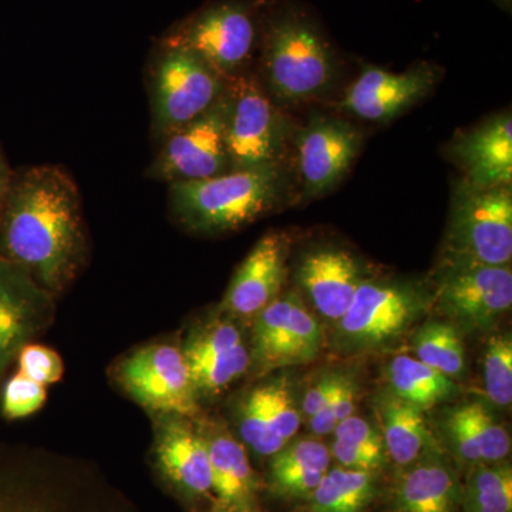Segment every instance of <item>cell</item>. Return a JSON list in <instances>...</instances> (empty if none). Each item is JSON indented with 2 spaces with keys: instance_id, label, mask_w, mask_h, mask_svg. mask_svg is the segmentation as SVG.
Segmentation results:
<instances>
[{
  "instance_id": "cell-1",
  "label": "cell",
  "mask_w": 512,
  "mask_h": 512,
  "mask_svg": "<svg viewBox=\"0 0 512 512\" xmlns=\"http://www.w3.org/2000/svg\"><path fill=\"white\" fill-rule=\"evenodd\" d=\"M84 251L82 200L73 178L52 164L12 177L0 210V256L55 296L79 272Z\"/></svg>"
},
{
  "instance_id": "cell-2",
  "label": "cell",
  "mask_w": 512,
  "mask_h": 512,
  "mask_svg": "<svg viewBox=\"0 0 512 512\" xmlns=\"http://www.w3.org/2000/svg\"><path fill=\"white\" fill-rule=\"evenodd\" d=\"M97 481L62 456L0 446V512H120Z\"/></svg>"
},
{
  "instance_id": "cell-3",
  "label": "cell",
  "mask_w": 512,
  "mask_h": 512,
  "mask_svg": "<svg viewBox=\"0 0 512 512\" xmlns=\"http://www.w3.org/2000/svg\"><path fill=\"white\" fill-rule=\"evenodd\" d=\"M285 192L279 164L170 184L174 217L185 228L220 234L245 227L278 207Z\"/></svg>"
},
{
  "instance_id": "cell-4",
  "label": "cell",
  "mask_w": 512,
  "mask_h": 512,
  "mask_svg": "<svg viewBox=\"0 0 512 512\" xmlns=\"http://www.w3.org/2000/svg\"><path fill=\"white\" fill-rule=\"evenodd\" d=\"M262 45V72L276 100L305 103L328 92L335 55L311 18L291 8L276 13L266 23Z\"/></svg>"
},
{
  "instance_id": "cell-5",
  "label": "cell",
  "mask_w": 512,
  "mask_h": 512,
  "mask_svg": "<svg viewBox=\"0 0 512 512\" xmlns=\"http://www.w3.org/2000/svg\"><path fill=\"white\" fill-rule=\"evenodd\" d=\"M258 3H214L184 20L164 37L163 46L201 57L225 80L242 73L258 39Z\"/></svg>"
},
{
  "instance_id": "cell-6",
  "label": "cell",
  "mask_w": 512,
  "mask_h": 512,
  "mask_svg": "<svg viewBox=\"0 0 512 512\" xmlns=\"http://www.w3.org/2000/svg\"><path fill=\"white\" fill-rule=\"evenodd\" d=\"M448 254L494 266L512 259V194L507 187L478 188L463 181L454 195Z\"/></svg>"
},
{
  "instance_id": "cell-7",
  "label": "cell",
  "mask_w": 512,
  "mask_h": 512,
  "mask_svg": "<svg viewBox=\"0 0 512 512\" xmlns=\"http://www.w3.org/2000/svg\"><path fill=\"white\" fill-rule=\"evenodd\" d=\"M225 89L227 80L201 57L163 46L153 70L154 130L167 137L210 110Z\"/></svg>"
},
{
  "instance_id": "cell-8",
  "label": "cell",
  "mask_w": 512,
  "mask_h": 512,
  "mask_svg": "<svg viewBox=\"0 0 512 512\" xmlns=\"http://www.w3.org/2000/svg\"><path fill=\"white\" fill-rule=\"evenodd\" d=\"M227 151L231 171L279 164L285 121L255 77L227 80Z\"/></svg>"
},
{
  "instance_id": "cell-9",
  "label": "cell",
  "mask_w": 512,
  "mask_h": 512,
  "mask_svg": "<svg viewBox=\"0 0 512 512\" xmlns=\"http://www.w3.org/2000/svg\"><path fill=\"white\" fill-rule=\"evenodd\" d=\"M434 296L439 311L461 328L487 329L511 309V268L448 254L437 274Z\"/></svg>"
},
{
  "instance_id": "cell-10",
  "label": "cell",
  "mask_w": 512,
  "mask_h": 512,
  "mask_svg": "<svg viewBox=\"0 0 512 512\" xmlns=\"http://www.w3.org/2000/svg\"><path fill=\"white\" fill-rule=\"evenodd\" d=\"M117 380L138 404L165 416L184 419L200 413L198 394L183 350L173 345H148L117 367Z\"/></svg>"
},
{
  "instance_id": "cell-11",
  "label": "cell",
  "mask_w": 512,
  "mask_h": 512,
  "mask_svg": "<svg viewBox=\"0 0 512 512\" xmlns=\"http://www.w3.org/2000/svg\"><path fill=\"white\" fill-rule=\"evenodd\" d=\"M227 89L197 119L163 138L150 177L164 183L207 180L231 171L227 151Z\"/></svg>"
},
{
  "instance_id": "cell-12",
  "label": "cell",
  "mask_w": 512,
  "mask_h": 512,
  "mask_svg": "<svg viewBox=\"0 0 512 512\" xmlns=\"http://www.w3.org/2000/svg\"><path fill=\"white\" fill-rule=\"evenodd\" d=\"M323 335L318 320L295 293L278 296L255 318L251 365L261 375L306 365L319 356Z\"/></svg>"
},
{
  "instance_id": "cell-13",
  "label": "cell",
  "mask_w": 512,
  "mask_h": 512,
  "mask_svg": "<svg viewBox=\"0 0 512 512\" xmlns=\"http://www.w3.org/2000/svg\"><path fill=\"white\" fill-rule=\"evenodd\" d=\"M421 308V295L412 286L363 279L339 320L340 330L355 345L372 348L402 335Z\"/></svg>"
},
{
  "instance_id": "cell-14",
  "label": "cell",
  "mask_w": 512,
  "mask_h": 512,
  "mask_svg": "<svg viewBox=\"0 0 512 512\" xmlns=\"http://www.w3.org/2000/svg\"><path fill=\"white\" fill-rule=\"evenodd\" d=\"M53 308L52 293L0 256V383L20 349L49 325Z\"/></svg>"
},
{
  "instance_id": "cell-15",
  "label": "cell",
  "mask_w": 512,
  "mask_h": 512,
  "mask_svg": "<svg viewBox=\"0 0 512 512\" xmlns=\"http://www.w3.org/2000/svg\"><path fill=\"white\" fill-rule=\"evenodd\" d=\"M299 173L308 197L328 194L348 174L362 134L348 121L315 116L296 134Z\"/></svg>"
},
{
  "instance_id": "cell-16",
  "label": "cell",
  "mask_w": 512,
  "mask_h": 512,
  "mask_svg": "<svg viewBox=\"0 0 512 512\" xmlns=\"http://www.w3.org/2000/svg\"><path fill=\"white\" fill-rule=\"evenodd\" d=\"M437 77V69L429 64H420L404 73L366 66L346 90L340 107L359 119L384 123L426 97Z\"/></svg>"
},
{
  "instance_id": "cell-17",
  "label": "cell",
  "mask_w": 512,
  "mask_h": 512,
  "mask_svg": "<svg viewBox=\"0 0 512 512\" xmlns=\"http://www.w3.org/2000/svg\"><path fill=\"white\" fill-rule=\"evenodd\" d=\"M289 238L268 232L239 266L222 302V311L235 318H256L278 298L288 274Z\"/></svg>"
},
{
  "instance_id": "cell-18",
  "label": "cell",
  "mask_w": 512,
  "mask_h": 512,
  "mask_svg": "<svg viewBox=\"0 0 512 512\" xmlns=\"http://www.w3.org/2000/svg\"><path fill=\"white\" fill-rule=\"evenodd\" d=\"M195 392L217 394L251 366V352L232 322L211 323L191 336L183 349Z\"/></svg>"
},
{
  "instance_id": "cell-19",
  "label": "cell",
  "mask_w": 512,
  "mask_h": 512,
  "mask_svg": "<svg viewBox=\"0 0 512 512\" xmlns=\"http://www.w3.org/2000/svg\"><path fill=\"white\" fill-rule=\"evenodd\" d=\"M464 181L478 188L507 187L512 181V120L500 114L458 137L451 147Z\"/></svg>"
},
{
  "instance_id": "cell-20",
  "label": "cell",
  "mask_w": 512,
  "mask_h": 512,
  "mask_svg": "<svg viewBox=\"0 0 512 512\" xmlns=\"http://www.w3.org/2000/svg\"><path fill=\"white\" fill-rule=\"evenodd\" d=\"M296 279L311 299L316 311L339 322L362 284L357 259L339 248H323L303 258Z\"/></svg>"
},
{
  "instance_id": "cell-21",
  "label": "cell",
  "mask_w": 512,
  "mask_h": 512,
  "mask_svg": "<svg viewBox=\"0 0 512 512\" xmlns=\"http://www.w3.org/2000/svg\"><path fill=\"white\" fill-rule=\"evenodd\" d=\"M158 466L168 481L190 497L212 494L210 451L184 417L167 416L157 434Z\"/></svg>"
},
{
  "instance_id": "cell-22",
  "label": "cell",
  "mask_w": 512,
  "mask_h": 512,
  "mask_svg": "<svg viewBox=\"0 0 512 512\" xmlns=\"http://www.w3.org/2000/svg\"><path fill=\"white\" fill-rule=\"evenodd\" d=\"M392 494L393 512H458L461 481L456 468L439 453L429 451L403 468Z\"/></svg>"
},
{
  "instance_id": "cell-23",
  "label": "cell",
  "mask_w": 512,
  "mask_h": 512,
  "mask_svg": "<svg viewBox=\"0 0 512 512\" xmlns=\"http://www.w3.org/2000/svg\"><path fill=\"white\" fill-rule=\"evenodd\" d=\"M443 427L454 456L470 466L498 463L510 456V433L484 403L454 407L444 419Z\"/></svg>"
},
{
  "instance_id": "cell-24",
  "label": "cell",
  "mask_w": 512,
  "mask_h": 512,
  "mask_svg": "<svg viewBox=\"0 0 512 512\" xmlns=\"http://www.w3.org/2000/svg\"><path fill=\"white\" fill-rule=\"evenodd\" d=\"M205 440L210 451L212 494L220 512L254 511L258 481L244 446L227 433Z\"/></svg>"
},
{
  "instance_id": "cell-25",
  "label": "cell",
  "mask_w": 512,
  "mask_h": 512,
  "mask_svg": "<svg viewBox=\"0 0 512 512\" xmlns=\"http://www.w3.org/2000/svg\"><path fill=\"white\" fill-rule=\"evenodd\" d=\"M376 412L382 421V437L387 457L399 467H407L429 451L437 450L423 410L393 393L377 399Z\"/></svg>"
},
{
  "instance_id": "cell-26",
  "label": "cell",
  "mask_w": 512,
  "mask_h": 512,
  "mask_svg": "<svg viewBox=\"0 0 512 512\" xmlns=\"http://www.w3.org/2000/svg\"><path fill=\"white\" fill-rule=\"evenodd\" d=\"M330 464L329 447L322 441H289L271 457L272 488L282 497L305 501L328 473Z\"/></svg>"
},
{
  "instance_id": "cell-27",
  "label": "cell",
  "mask_w": 512,
  "mask_h": 512,
  "mask_svg": "<svg viewBox=\"0 0 512 512\" xmlns=\"http://www.w3.org/2000/svg\"><path fill=\"white\" fill-rule=\"evenodd\" d=\"M377 495V474L330 467L303 512H366Z\"/></svg>"
},
{
  "instance_id": "cell-28",
  "label": "cell",
  "mask_w": 512,
  "mask_h": 512,
  "mask_svg": "<svg viewBox=\"0 0 512 512\" xmlns=\"http://www.w3.org/2000/svg\"><path fill=\"white\" fill-rule=\"evenodd\" d=\"M392 393L426 412L456 392L450 377L424 365L416 357L397 356L387 367Z\"/></svg>"
},
{
  "instance_id": "cell-29",
  "label": "cell",
  "mask_w": 512,
  "mask_h": 512,
  "mask_svg": "<svg viewBox=\"0 0 512 512\" xmlns=\"http://www.w3.org/2000/svg\"><path fill=\"white\" fill-rule=\"evenodd\" d=\"M463 512H512V468L507 460L474 464L461 484Z\"/></svg>"
},
{
  "instance_id": "cell-30",
  "label": "cell",
  "mask_w": 512,
  "mask_h": 512,
  "mask_svg": "<svg viewBox=\"0 0 512 512\" xmlns=\"http://www.w3.org/2000/svg\"><path fill=\"white\" fill-rule=\"evenodd\" d=\"M416 359L451 380L466 370V349L454 326L431 322L421 326L413 339Z\"/></svg>"
},
{
  "instance_id": "cell-31",
  "label": "cell",
  "mask_w": 512,
  "mask_h": 512,
  "mask_svg": "<svg viewBox=\"0 0 512 512\" xmlns=\"http://www.w3.org/2000/svg\"><path fill=\"white\" fill-rule=\"evenodd\" d=\"M485 392L491 403L510 407L512 402V339L510 333L493 336L484 355Z\"/></svg>"
},
{
  "instance_id": "cell-32",
  "label": "cell",
  "mask_w": 512,
  "mask_h": 512,
  "mask_svg": "<svg viewBox=\"0 0 512 512\" xmlns=\"http://www.w3.org/2000/svg\"><path fill=\"white\" fill-rule=\"evenodd\" d=\"M266 421L285 444L293 440L301 426V416L286 379L274 380L258 387Z\"/></svg>"
},
{
  "instance_id": "cell-33",
  "label": "cell",
  "mask_w": 512,
  "mask_h": 512,
  "mask_svg": "<svg viewBox=\"0 0 512 512\" xmlns=\"http://www.w3.org/2000/svg\"><path fill=\"white\" fill-rule=\"evenodd\" d=\"M239 433L259 456L272 457L286 446L266 421L258 387L248 394L239 410Z\"/></svg>"
},
{
  "instance_id": "cell-34",
  "label": "cell",
  "mask_w": 512,
  "mask_h": 512,
  "mask_svg": "<svg viewBox=\"0 0 512 512\" xmlns=\"http://www.w3.org/2000/svg\"><path fill=\"white\" fill-rule=\"evenodd\" d=\"M46 400V386L18 372L3 386L0 410L6 420L25 419L39 412Z\"/></svg>"
},
{
  "instance_id": "cell-35",
  "label": "cell",
  "mask_w": 512,
  "mask_h": 512,
  "mask_svg": "<svg viewBox=\"0 0 512 512\" xmlns=\"http://www.w3.org/2000/svg\"><path fill=\"white\" fill-rule=\"evenodd\" d=\"M16 360H18L19 373L29 377L33 382L49 386L62 380L63 360L56 350L28 343L20 349Z\"/></svg>"
},
{
  "instance_id": "cell-36",
  "label": "cell",
  "mask_w": 512,
  "mask_h": 512,
  "mask_svg": "<svg viewBox=\"0 0 512 512\" xmlns=\"http://www.w3.org/2000/svg\"><path fill=\"white\" fill-rule=\"evenodd\" d=\"M357 387L352 380L342 377L339 386L329 397L323 409L309 419V426L318 436H328L333 433L340 421L355 413Z\"/></svg>"
},
{
  "instance_id": "cell-37",
  "label": "cell",
  "mask_w": 512,
  "mask_h": 512,
  "mask_svg": "<svg viewBox=\"0 0 512 512\" xmlns=\"http://www.w3.org/2000/svg\"><path fill=\"white\" fill-rule=\"evenodd\" d=\"M330 456L338 461V466L349 470L369 471L379 473L386 466L387 453L383 450L356 447L343 441L333 440L329 447Z\"/></svg>"
},
{
  "instance_id": "cell-38",
  "label": "cell",
  "mask_w": 512,
  "mask_h": 512,
  "mask_svg": "<svg viewBox=\"0 0 512 512\" xmlns=\"http://www.w3.org/2000/svg\"><path fill=\"white\" fill-rule=\"evenodd\" d=\"M333 434H335V440L352 444V446L386 451L379 430L372 426L369 421L363 419V417L355 416V414L340 421L336 429L333 430Z\"/></svg>"
},
{
  "instance_id": "cell-39",
  "label": "cell",
  "mask_w": 512,
  "mask_h": 512,
  "mask_svg": "<svg viewBox=\"0 0 512 512\" xmlns=\"http://www.w3.org/2000/svg\"><path fill=\"white\" fill-rule=\"evenodd\" d=\"M342 376L339 375H323L318 382L313 384L311 389L306 392L303 397V414L308 419L318 414L323 409L329 397L335 392L336 387L339 386Z\"/></svg>"
},
{
  "instance_id": "cell-40",
  "label": "cell",
  "mask_w": 512,
  "mask_h": 512,
  "mask_svg": "<svg viewBox=\"0 0 512 512\" xmlns=\"http://www.w3.org/2000/svg\"><path fill=\"white\" fill-rule=\"evenodd\" d=\"M10 180H12V174H10L8 165H6L5 158L0 154V210H2L3 202H5L6 194H8Z\"/></svg>"
},
{
  "instance_id": "cell-41",
  "label": "cell",
  "mask_w": 512,
  "mask_h": 512,
  "mask_svg": "<svg viewBox=\"0 0 512 512\" xmlns=\"http://www.w3.org/2000/svg\"><path fill=\"white\" fill-rule=\"evenodd\" d=\"M498 2L503 3V5L508 6L510 5L511 0H498Z\"/></svg>"
}]
</instances>
